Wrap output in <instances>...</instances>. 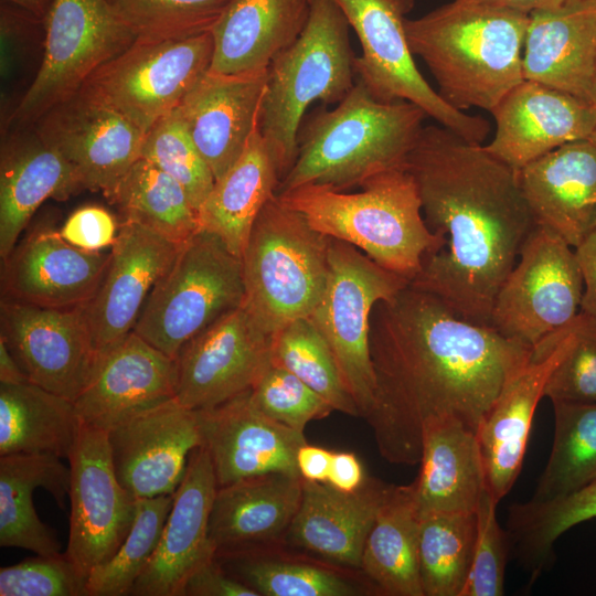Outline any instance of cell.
I'll use <instances>...</instances> for the list:
<instances>
[{"label": "cell", "mask_w": 596, "mask_h": 596, "mask_svg": "<svg viewBox=\"0 0 596 596\" xmlns=\"http://www.w3.org/2000/svg\"><path fill=\"white\" fill-rule=\"evenodd\" d=\"M370 352L375 395L365 419L386 461L414 465L428 423L454 418L477 432L533 349L407 285L374 307Z\"/></svg>", "instance_id": "1"}, {"label": "cell", "mask_w": 596, "mask_h": 596, "mask_svg": "<svg viewBox=\"0 0 596 596\" xmlns=\"http://www.w3.org/2000/svg\"><path fill=\"white\" fill-rule=\"evenodd\" d=\"M405 169L428 228L446 241L409 285L490 326L494 298L535 225L518 171L441 125L423 128Z\"/></svg>", "instance_id": "2"}, {"label": "cell", "mask_w": 596, "mask_h": 596, "mask_svg": "<svg viewBox=\"0 0 596 596\" xmlns=\"http://www.w3.org/2000/svg\"><path fill=\"white\" fill-rule=\"evenodd\" d=\"M529 13L451 1L418 19H405L413 55L419 56L458 110L489 113L523 77Z\"/></svg>", "instance_id": "3"}, {"label": "cell", "mask_w": 596, "mask_h": 596, "mask_svg": "<svg viewBox=\"0 0 596 596\" xmlns=\"http://www.w3.org/2000/svg\"><path fill=\"white\" fill-rule=\"evenodd\" d=\"M427 114L417 105L376 100L360 79L333 109L322 105L297 134V158L276 195L305 184L348 191L384 171L405 169Z\"/></svg>", "instance_id": "4"}, {"label": "cell", "mask_w": 596, "mask_h": 596, "mask_svg": "<svg viewBox=\"0 0 596 596\" xmlns=\"http://www.w3.org/2000/svg\"><path fill=\"white\" fill-rule=\"evenodd\" d=\"M321 234L348 243L409 283L446 241L423 216L416 183L406 169L373 175L360 191L305 184L277 195Z\"/></svg>", "instance_id": "5"}, {"label": "cell", "mask_w": 596, "mask_h": 596, "mask_svg": "<svg viewBox=\"0 0 596 596\" xmlns=\"http://www.w3.org/2000/svg\"><path fill=\"white\" fill-rule=\"evenodd\" d=\"M349 28L334 0H311L300 36L267 67L258 128L281 180L296 161L297 134L308 107L317 100L339 104L355 84Z\"/></svg>", "instance_id": "6"}, {"label": "cell", "mask_w": 596, "mask_h": 596, "mask_svg": "<svg viewBox=\"0 0 596 596\" xmlns=\"http://www.w3.org/2000/svg\"><path fill=\"white\" fill-rule=\"evenodd\" d=\"M330 240L277 195L262 209L241 257L242 306L267 334L309 318L320 302Z\"/></svg>", "instance_id": "7"}, {"label": "cell", "mask_w": 596, "mask_h": 596, "mask_svg": "<svg viewBox=\"0 0 596 596\" xmlns=\"http://www.w3.org/2000/svg\"><path fill=\"white\" fill-rule=\"evenodd\" d=\"M243 300L241 258L217 235L199 230L153 286L132 331L175 359L189 340Z\"/></svg>", "instance_id": "8"}, {"label": "cell", "mask_w": 596, "mask_h": 596, "mask_svg": "<svg viewBox=\"0 0 596 596\" xmlns=\"http://www.w3.org/2000/svg\"><path fill=\"white\" fill-rule=\"evenodd\" d=\"M407 285L408 279L381 267L356 247L330 240L326 290L309 319L330 347L361 417L372 409L375 395L370 352L372 311Z\"/></svg>", "instance_id": "9"}, {"label": "cell", "mask_w": 596, "mask_h": 596, "mask_svg": "<svg viewBox=\"0 0 596 596\" xmlns=\"http://www.w3.org/2000/svg\"><path fill=\"white\" fill-rule=\"evenodd\" d=\"M354 30L362 55L355 76L379 102L406 100L439 125L475 143H482L490 124L446 103L418 71L405 34V15L414 0H334Z\"/></svg>", "instance_id": "10"}, {"label": "cell", "mask_w": 596, "mask_h": 596, "mask_svg": "<svg viewBox=\"0 0 596 596\" xmlns=\"http://www.w3.org/2000/svg\"><path fill=\"white\" fill-rule=\"evenodd\" d=\"M44 30L40 66L12 111L10 126L35 124L136 41L107 0H54Z\"/></svg>", "instance_id": "11"}, {"label": "cell", "mask_w": 596, "mask_h": 596, "mask_svg": "<svg viewBox=\"0 0 596 596\" xmlns=\"http://www.w3.org/2000/svg\"><path fill=\"white\" fill-rule=\"evenodd\" d=\"M213 52L211 31L181 39L136 40L97 68L81 89L147 134L210 71Z\"/></svg>", "instance_id": "12"}, {"label": "cell", "mask_w": 596, "mask_h": 596, "mask_svg": "<svg viewBox=\"0 0 596 596\" xmlns=\"http://www.w3.org/2000/svg\"><path fill=\"white\" fill-rule=\"evenodd\" d=\"M583 290L575 249L535 223L494 298L490 326L534 349L576 318Z\"/></svg>", "instance_id": "13"}, {"label": "cell", "mask_w": 596, "mask_h": 596, "mask_svg": "<svg viewBox=\"0 0 596 596\" xmlns=\"http://www.w3.org/2000/svg\"><path fill=\"white\" fill-rule=\"evenodd\" d=\"M67 459L71 513L65 553L88 577L127 538L138 499L117 478L106 432L82 424Z\"/></svg>", "instance_id": "14"}, {"label": "cell", "mask_w": 596, "mask_h": 596, "mask_svg": "<svg viewBox=\"0 0 596 596\" xmlns=\"http://www.w3.org/2000/svg\"><path fill=\"white\" fill-rule=\"evenodd\" d=\"M0 340L28 380L75 401L99 359L82 307L45 308L1 300Z\"/></svg>", "instance_id": "15"}, {"label": "cell", "mask_w": 596, "mask_h": 596, "mask_svg": "<svg viewBox=\"0 0 596 596\" xmlns=\"http://www.w3.org/2000/svg\"><path fill=\"white\" fill-rule=\"evenodd\" d=\"M70 162L83 190L106 198L140 158L146 134L123 114L83 89L33 124Z\"/></svg>", "instance_id": "16"}, {"label": "cell", "mask_w": 596, "mask_h": 596, "mask_svg": "<svg viewBox=\"0 0 596 596\" xmlns=\"http://www.w3.org/2000/svg\"><path fill=\"white\" fill-rule=\"evenodd\" d=\"M272 336L241 306L189 340L175 360V398L214 407L249 390L270 362Z\"/></svg>", "instance_id": "17"}, {"label": "cell", "mask_w": 596, "mask_h": 596, "mask_svg": "<svg viewBox=\"0 0 596 596\" xmlns=\"http://www.w3.org/2000/svg\"><path fill=\"white\" fill-rule=\"evenodd\" d=\"M119 482L135 498L172 494L202 446L198 412L174 397L107 432Z\"/></svg>", "instance_id": "18"}, {"label": "cell", "mask_w": 596, "mask_h": 596, "mask_svg": "<svg viewBox=\"0 0 596 596\" xmlns=\"http://www.w3.org/2000/svg\"><path fill=\"white\" fill-rule=\"evenodd\" d=\"M109 260L110 252L77 248L51 224H38L2 259L1 300L45 308L85 306Z\"/></svg>", "instance_id": "19"}, {"label": "cell", "mask_w": 596, "mask_h": 596, "mask_svg": "<svg viewBox=\"0 0 596 596\" xmlns=\"http://www.w3.org/2000/svg\"><path fill=\"white\" fill-rule=\"evenodd\" d=\"M181 245L138 223L121 222L105 276L83 306L99 353L134 330L150 291L172 265Z\"/></svg>", "instance_id": "20"}, {"label": "cell", "mask_w": 596, "mask_h": 596, "mask_svg": "<svg viewBox=\"0 0 596 596\" xmlns=\"http://www.w3.org/2000/svg\"><path fill=\"white\" fill-rule=\"evenodd\" d=\"M570 324L533 349L531 359L508 380L477 428L486 487L498 502L521 471L534 413L566 350Z\"/></svg>", "instance_id": "21"}, {"label": "cell", "mask_w": 596, "mask_h": 596, "mask_svg": "<svg viewBox=\"0 0 596 596\" xmlns=\"http://www.w3.org/2000/svg\"><path fill=\"white\" fill-rule=\"evenodd\" d=\"M217 482L206 449L195 448L173 502L159 544L129 595L183 596L189 577L215 557L209 522Z\"/></svg>", "instance_id": "22"}, {"label": "cell", "mask_w": 596, "mask_h": 596, "mask_svg": "<svg viewBox=\"0 0 596 596\" xmlns=\"http://www.w3.org/2000/svg\"><path fill=\"white\" fill-rule=\"evenodd\" d=\"M175 360L136 332L99 354L74 401L83 425L103 432L175 397Z\"/></svg>", "instance_id": "23"}, {"label": "cell", "mask_w": 596, "mask_h": 596, "mask_svg": "<svg viewBox=\"0 0 596 596\" xmlns=\"http://www.w3.org/2000/svg\"><path fill=\"white\" fill-rule=\"evenodd\" d=\"M491 114L496 131L485 148L515 171L565 143L588 139L595 124L588 102L528 79Z\"/></svg>", "instance_id": "24"}, {"label": "cell", "mask_w": 596, "mask_h": 596, "mask_svg": "<svg viewBox=\"0 0 596 596\" xmlns=\"http://www.w3.org/2000/svg\"><path fill=\"white\" fill-rule=\"evenodd\" d=\"M196 412L217 488L268 472L299 475L296 455L307 443L305 433L265 416L253 404L249 390Z\"/></svg>", "instance_id": "25"}, {"label": "cell", "mask_w": 596, "mask_h": 596, "mask_svg": "<svg viewBox=\"0 0 596 596\" xmlns=\"http://www.w3.org/2000/svg\"><path fill=\"white\" fill-rule=\"evenodd\" d=\"M266 81L267 70L238 75L209 71L174 109L215 181L258 127Z\"/></svg>", "instance_id": "26"}, {"label": "cell", "mask_w": 596, "mask_h": 596, "mask_svg": "<svg viewBox=\"0 0 596 596\" xmlns=\"http://www.w3.org/2000/svg\"><path fill=\"white\" fill-rule=\"evenodd\" d=\"M390 486L369 478L359 490L345 493L327 482L304 481L284 541L321 563L361 570L366 536Z\"/></svg>", "instance_id": "27"}, {"label": "cell", "mask_w": 596, "mask_h": 596, "mask_svg": "<svg viewBox=\"0 0 596 596\" xmlns=\"http://www.w3.org/2000/svg\"><path fill=\"white\" fill-rule=\"evenodd\" d=\"M81 191L73 167L33 125L9 128L0 152L1 259L9 256L44 201H64Z\"/></svg>", "instance_id": "28"}, {"label": "cell", "mask_w": 596, "mask_h": 596, "mask_svg": "<svg viewBox=\"0 0 596 596\" xmlns=\"http://www.w3.org/2000/svg\"><path fill=\"white\" fill-rule=\"evenodd\" d=\"M536 224L573 248L596 230V146L588 139L565 143L518 171Z\"/></svg>", "instance_id": "29"}, {"label": "cell", "mask_w": 596, "mask_h": 596, "mask_svg": "<svg viewBox=\"0 0 596 596\" xmlns=\"http://www.w3.org/2000/svg\"><path fill=\"white\" fill-rule=\"evenodd\" d=\"M523 77L589 103L596 75V0L529 13Z\"/></svg>", "instance_id": "30"}, {"label": "cell", "mask_w": 596, "mask_h": 596, "mask_svg": "<svg viewBox=\"0 0 596 596\" xmlns=\"http://www.w3.org/2000/svg\"><path fill=\"white\" fill-rule=\"evenodd\" d=\"M302 482L297 473L268 472L219 487L209 522L215 555L266 550L284 541Z\"/></svg>", "instance_id": "31"}, {"label": "cell", "mask_w": 596, "mask_h": 596, "mask_svg": "<svg viewBox=\"0 0 596 596\" xmlns=\"http://www.w3.org/2000/svg\"><path fill=\"white\" fill-rule=\"evenodd\" d=\"M311 0H231L211 29L210 72L225 75L267 70L301 34Z\"/></svg>", "instance_id": "32"}, {"label": "cell", "mask_w": 596, "mask_h": 596, "mask_svg": "<svg viewBox=\"0 0 596 596\" xmlns=\"http://www.w3.org/2000/svg\"><path fill=\"white\" fill-rule=\"evenodd\" d=\"M419 464L412 485L421 514L475 512L487 488L476 430L454 418L428 423Z\"/></svg>", "instance_id": "33"}, {"label": "cell", "mask_w": 596, "mask_h": 596, "mask_svg": "<svg viewBox=\"0 0 596 596\" xmlns=\"http://www.w3.org/2000/svg\"><path fill=\"white\" fill-rule=\"evenodd\" d=\"M281 178L257 127L233 166L215 181L198 211L200 230L217 235L242 257L253 224Z\"/></svg>", "instance_id": "34"}, {"label": "cell", "mask_w": 596, "mask_h": 596, "mask_svg": "<svg viewBox=\"0 0 596 596\" xmlns=\"http://www.w3.org/2000/svg\"><path fill=\"white\" fill-rule=\"evenodd\" d=\"M36 488H44L63 508L70 494L71 468L49 454L0 456V546L36 555L60 554L61 542L34 509Z\"/></svg>", "instance_id": "35"}, {"label": "cell", "mask_w": 596, "mask_h": 596, "mask_svg": "<svg viewBox=\"0 0 596 596\" xmlns=\"http://www.w3.org/2000/svg\"><path fill=\"white\" fill-rule=\"evenodd\" d=\"M419 521L413 485H391L361 560V571L385 595L424 596L418 567Z\"/></svg>", "instance_id": "36"}, {"label": "cell", "mask_w": 596, "mask_h": 596, "mask_svg": "<svg viewBox=\"0 0 596 596\" xmlns=\"http://www.w3.org/2000/svg\"><path fill=\"white\" fill-rule=\"evenodd\" d=\"M82 422L73 401L31 382L0 383V456L68 458Z\"/></svg>", "instance_id": "37"}, {"label": "cell", "mask_w": 596, "mask_h": 596, "mask_svg": "<svg viewBox=\"0 0 596 596\" xmlns=\"http://www.w3.org/2000/svg\"><path fill=\"white\" fill-rule=\"evenodd\" d=\"M107 199L118 206L124 221L138 223L177 244L200 230L198 212L183 187L142 158Z\"/></svg>", "instance_id": "38"}, {"label": "cell", "mask_w": 596, "mask_h": 596, "mask_svg": "<svg viewBox=\"0 0 596 596\" xmlns=\"http://www.w3.org/2000/svg\"><path fill=\"white\" fill-rule=\"evenodd\" d=\"M596 519V481L567 496L509 508L510 550L534 582L555 561L554 544L571 528Z\"/></svg>", "instance_id": "39"}, {"label": "cell", "mask_w": 596, "mask_h": 596, "mask_svg": "<svg viewBox=\"0 0 596 596\" xmlns=\"http://www.w3.org/2000/svg\"><path fill=\"white\" fill-rule=\"evenodd\" d=\"M554 435L532 500L545 501L596 481V403L552 402Z\"/></svg>", "instance_id": "40"}, {"label": "cell", "mask_w": 596, "mask_h": 596, "mask_svg": "<svg viewBox=\"0 0 596 596\" xmlns=\"http://www.w3.org/2000/svg\"><path fill=\"white\" fill-rule=\"evenodd\" d=\"M235 578L263 596H353L362 589L343 568L269 557L265 550L215 555Z\"/></svg>", "instance_id": "41"}, {"label": "cell", "mask_w": 596, "mask_h": 596, "mask_svg": "<svg viewBox=\"0 0 596 596\" xmlns=\"http://www.w3.org/2000/svg\"><path fill=\"white\" fill-rule=\"evenodd\" d=\"M475 539V512L421 514L418 567L424 596H461Z\"/></svg>", "instance_id": "42"}, {"label": "cell", "mask_w": 596, "mask_h": 596, "mask_svg": "<svg viewBox=\"0 0 596 596\" xmlns=\"http://www.w3.org/2000/svg\"><path fill=\"white\" fill-rule=\"evenodd\" d=\"M270 361L305 382L334 411L360 416L330 347L309 318L297 319L273 336Z\"/></svg>", "instance_id": "43"}, {"label": "cell", "mask_w": 596, "mask_h": 596, "mask_svg": "<svg viewBox=\"0 0 596 596\" xmlns=\"http://www.w3.org/2000/svg\"><path fill=\"white\" fill-rule=\"evenodd\" d=\"M172 502L173 493L138 499L127 538L110 560L89 573L87 596L130 594L159 544Z\"/></svg>", "instance_id": "44"}, {"label": "cell", "mask_w": 596, "mask_h": 596, "mask_svg": "<svg viewBox=\"0 0 596 596\" xmlns=\"http://www.w3.org/2000/svg\"><path fill=\"white\" fill-rule=\"evenodd\" d=\"M231 0H107L139 41L181 39L211 31Z\"/></svg>", "instance_id": "45"}, {"label": "cell", "mask_w": 596, "mask_h": 596, "mask_svg": "<svg viewBox=\"0 0 596 596\" xmlns=\"http://www.w3.org/2000/svg\"><path fill=\"white\" fill-rule=\"evenodd\" d=\"M140 158L175 179L196 212L215 183L175 110L159 119L146 134Z\"/></svg>", "instance_id": "46"}, {"label": "cell", "mask_w": 596, "mask_h": 596, "mask_svg": "<svg viewBox=\"0 0 596 596\" xmlns=\"http://www.w3.org/2000/svg\"><path fill=\"white\" fill-rule=\"evenodd\" d=\"M249 396L265 416L301 433L309 422L323 418L334 411L305 382L272 361L249 389Z\"/></svg>", "instance_id": "47"}, {"label": "cell", "mask_w": 596, "mask_h": 596, "mask_svg": "<svg viewBox=\"0 0 596 596\" xmlns=\"http://www.w3.org/2000/svg\"><path fill=\"white\" fill-rule=\"evenodd\" d=\"M551 402L596 403V320L579 312L566 350L544 387Z\"/></svg>", "instance_id": "48"}, {"label": "cell", "mask_w": 596, "mask_h": 596, "mask_svg": "<svg viewBox=\"0 0 596 596\" xmlns=\"http://www.w3.org/2000/svg\"><path fill=\"white\" fill-rule=\"evenodd\" d=\"M499 502L486 488L475 510L476 539L471 565L461 596H501L510 543L496 508Z\"/></svg>", "instance_id": "49"}, {"label": "cell", "mask_w": 596, "mask_h": 596, "mask_svg": "<svg viewBox=\"0 0 596 596\" xmlns=\"http://www.w3.org/2000/svg\"><path fill=\"white\" fill-rule=\"evenodd\" d=\"M87 576L66 555H36L0 568V596H87Z\"/></svg>", "instance_id": "50"}, {"label": "cell", "mask_w": 596, "mask_h": 596, "mask_svg": "<svg viewBox=\"0 0 596 596\" xmlns=\"http://www.w3.org/2000/svg\"><path fill=\"white\" fill-rule=\"evenodd\" d=\"M117 233L115 217L95 205L77 209L60 228L61 236L71 245L92 252L113 246Z\"/></svg>", "instance_id": "51"}, {"label": "cell", "mask_w": 596, "mask_h": 596, "mask_svg": "<svg viewBox=\"0 0 596 596\" xmlns=\"http://www.w3.org/2000/svg\"><path fill=\"white\" fill-rule=\"evenodd\" d=\"M183 596H259L256 590L232 576L214 557L187 581Z\"/></svg>", "instance_id": "52"}, {"label": "cell", "mask_w": 596, "mask_h": 596, "mask_svg": "<svg viewBox=\"0 0 596 596\" xmlns=\"http://www.w3.org/2000/svg\"><path fill=\"white\" fill-rule=\"evenodd\" d=\"M574 249L584 283L579 312L596 320V230Z\"/></svg>", "instance_id": "53"}, {"label": "cell", "mask_w": 596, "mask_h": 596, "mask_svg": "<svg viewBox=\"0 0 596 596\" xmlns=\"http://www.w3.org/2000/svg\"><path fill=\"white\" fill-rule=\"evenodd\" d=\"M364 470L359 458L351 451H333L327 483L332 488L351 493L365 482Z\"/></svg>", "instance_id": "54"}, {"label": "cell", "mask_w": 596, "mask_h": 596, "mask_svg": "<svg viewBox=\"0 0 596 596\" xmlns=\"http://www.w3.org/2000/svg\"><path fill=\"white\" fill-rule=\"evenodd\" d=\"M333 451L305 443L296 455L299 476L308 482H327Z\"/></svg>", "instance_id": "55"}, {"label": "cell", "mask_w": 596, "mask_h": 596, "mask_svg": "<svg viewBox=\"0 0 596 596\" xmlns=\"http://www.w3.org/2000/svg\"><path fill=\"white\" fill-rule=\"evenodd\" d=\"M465 4H487L530 13L535 10L558 7L570 0H454Z\"/></svg>", "instance_id": "56"}, {"label": "cell", "mask_w": 596, "mask_h": 596, "mask_svg": "<svg viewBox=\"0 0 596 596\" xmlns=\"http://www.w3.org/2000/svg\"><path fill=\"white\" fill-rule=\"evenodd\" d=\"M30 382L6 343L0 340V383L19 384Z\"/></svg>", "instance_id": "57"}, {"label": "cell", "mask_w": 596, "mask_h": 596, "mask_svg": "<svg viewBox=\"0 0 596 596\" xmlns=\"http://www.w3.org/2000/svg\"><path fill=\"white\" fill-rule=\"evenodd\" d=\"M14 4L40 20H45L54 0H3Z\"/></svg>", "instance_id": "58"}, {"label": "cell", "mask_w": 596, "mask_h": 596, "mask_svg": "<svg viewBox=\"0 0 596 596\" xmlns=\"http://www.w3.org/2000/svg\"><path fill=\"white\" fill-rule=\"evenodd\" d=\"M589 104L592 105L595 113V124L588 140L596 146V75L590 91Z\"/></svg>", "instance_id": "59"}]
</instances>
